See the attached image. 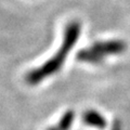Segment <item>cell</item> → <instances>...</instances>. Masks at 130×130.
<instances>
[{
    "label": "cell",
    "instance_id": "obj_1",
    "mask_svg": "<svg viewBox=\"0 0 130 130\" xmlns=\"http://www.w3.org/2000/svg\"><path fill=\"white\" fill-rule=\"evenodd\" d=\"M81 31V25L78 21H73L67 24L64 31V37L62 46L53 58L49 59L44 64L37 68H34L28 72L25 76V80L29 85H37L40 81L46 79L47 77L58 73L66 60L68 53L74 48L76 41L79 39Z\"/></svg>",
    "mask_w": 130,
    "mask_h": 130
},
{
    "label": "cell",
    "instance_id": "obj_2",
    "mask_svg": "<svg viewBox=\"0 0 130 130\" xmlns=\"http://www.w3.org/2000/svg\"><path fill=\"white\" fill-rule=\"evenodd\" d=\"M91 48L98 52L103 58L107 55H118L127 50V44L123 40L113 39L105 40V41H98L91 46Z\"/></svg>",
    "mask_w": 130,
    "mask_h": 130
},
{
    "label": "cell",
    "instance_id": "obj_3",
    "mask_svg": "<svg viewBox=\"0 0 130 130\" xmlns=\"http://www.w3.org/2000/svg\"><path fill=\"white\" fill-rule=\"evenodd\" d=\"M83 121L90 127L98 129H104L107 126L106 118L95 109H88L85 112L83 115Z\"/></svg>",
    "mask_w": 130,
    "mask_h": 130
},
{
    "label": "cell",
    "instance_id": "obj_4",
    "mask_svg": "<svg viewBox=\"0 0 130 130\" xmlns=\"http://www.w3.org/2000/svg\"><path fill=\"white\" fill-rule=\"evenodd\" d=\"M76 58L80 62L90 63V64H101L104 59L102 55H100L98 52H95L92 48L81 49V50L77 52Z\"/></svg>",
    "mask_w": 130,
    "mask_h": 130
},
{
    "label": "cell",
    "instance_id": "obj_5",
    "mask_svg": "<svg viewBox=\"0 0 130 130\" xmlns=\"http://www.w3.org/2000/svg\"><path fill=\"white\" fill-rule=\"evenodd\" d=\"M74 119H75V113L74 111H66L63 116L61 117V119L59 121V124L56 125L61 130H71L73 124H74Z\"/></svg>",
    "mask_w": 130,
    "mask_h": 130
},
{
    "label": "cell",
    "instance_id": "obj_6",
    "mask_svg": "<svg viewBox=\"0 0 130 130\" xmlns=\"http://www.w3.org/2000/svg\"><path fill=\"white\" fill-rule=\"evenodd\" d=\"M111 130H121V124H120V121H119L118 119H116V120L113 123Z\"/></svg>",
    "mask_w": 130,
    "mask_h": 130
},
{
    "label": "cell",
    "instance_id": "obj_7",
    "mask_svg": "<svg viewBox=\"0 0 130 130\" xmlns=\"http://www.w3.org/2000/svg\"><path fill=\"white\" fill-rule=\"evenodd\" d=\"M47 130H61L58 126H54V127H49V128H47Z\"/></svg>",
    "mask_w": 130,
    "mask_h": 130
}]
</instances>
